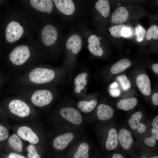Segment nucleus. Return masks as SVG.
I'll return each instance as SVG.
<instances>
[{
    "instance_id": "nucleus-27",
    "label": "nucleus",
    "mask_w": 158,
    "mask_h": 158,
    "mask_svg": "<svg viewBox=\"0 0 158 158\" xmlns=\"http://www.w3.org/2000/svg\"><path fill=\"white\" fill-rule=\"evenodd\" d=\"M117 79L120 83L122 88L124 90H127L130 87L131 83L126 75L118 76Z\"/></svg>"
},
{
    "instance_id": "nucleus-42",
    "label": "nucleus",
    "mask_w": 158,
    "mask_h": 158,
    "mask_svg": "<svg viewBox=\"0 0 158 158\" xmlns=\"http://www.w3.org/2000/svg\"><path fill=\"white\" fill-rule=\"evenodd\" d=\"M118 84L116 82H114L112 83L110 85L111 88H115L118 86Z\"/></svg>"
},
{
    "instance_id": "nucleus-20",
    "label": "nucleus",
    "mask_w": 158,
    "mask_h": 158,
    "mask_svg": "<svg viewBox=\"0 0 158 158\" xmlns=\"http://www.w3.org/2000/svg\"><path fill=\"white\" fill-rule=\"evenodd\" d=\"M88 75L86 73H83L78 75L74 79V84L76 86L75 91L77 93H80L85 87L87 82L86 80Z\"/></svg>"
},
{
    "instance_id": "nucleus-31",
    "label": "nucleus",
    "mask_w": 158,
    "mask_h": 158,
    "mask_svg": "<svg viewBox=\"0 0 158 158\" xmlns=\"http://www.w3.org/2000/svg\"><path fill=\"white\" fill-rule=\"evenodd\" d=\"M156 140L155 138L152 135L150 137L146 138L144 140V142L148 146L153 147L155 145Z\"/></svg>"
},
{
    "instance_id": "nucleus-18",
    "label": "nucleus",
    "mask_w": 158,
    "mask_h": 158,
    "mask_svg": "<svg viewBox=\"0 0 158 158\" xmlns=\"http://www.w3.org/2000/svg\"><path fill=\"white\" fill-rule=\"evenodd\" d=\"M118 136L116 130L111 129L109 131L108 137L106 143V147L109 150L115 149L118 144Z\"/></svg>"
},
{
    "instance_id": "nucleus-15",
    "label": "nucleus",
    "mask_w": 158,
    "mask_h": 158,
    "mask_svg": "<svg viewBox=\"0 0 158 158\" xmlns=\"http://www.w3.org/2000/svg\"><path fill=\"white\" fill-rule=\"evenodd\" d=\"M98 118L102 121H106L112 117L114 114L113 109L108 105L101 104L99 105L97 109Z\"/></svg>"
},
{
    "instance_id": "nucleus-19",
    "label": "nucleus",
    "mask_w": 158,
    "mask_h": 158,
    "mask_svg": "<svg viewBox=\"0 0 158 158\" xmlns=\"http://www.w3.org/2000/svg\"><path fill=\"white\" fill-rule=\"evenodd\" d=\"M138 103L137 99L134 97L120 100L117 103V107L120 109L127 111L135 107Z\"/></svg>"
},
{
    "instance_id": "nucleus-5",
    "label": "nucleus",
    "mask_w": 158,
    "mask_h": 158,
    "mask_svg": "<svg viewBox=\"0 0 158 158\" xmlns=\"http://www.w3.org/2000/svg\"><path fill=\"white\" fill-rule=\"evenodd\" d=\"M23 31V28L18 23L15 21L10 22L6 30L7 41L10 43L17 41L22 37Z\"/></svg>"
},
{
    "instance_id": "nucleus-7",
    "label": "nucleus",
    "mask_w": 158,
    "mask_h": 158,
    "mask_svg": "<svg viewBox=\"0 0 158 158\" xmlns=\"http://www.w3.org/2000/svg\"><path fill=\"white\" fill-rule=\"evenodd\" d=\"M8 107L12 113L20 117L27 116L30 112V108L27 104L19 99L11 101L9 104Z\"/></svg>"
},
{
    "instance_id": "nucleus-30",
    "label": "nucleus",
    "mask_w": 158,
    "mask_h": 158,
    "mask_svg": "<svg viewBox=\"0 0 158 158\" xmlns=\"http://www.w3.org/2000/svg\"><path fill=\"white\" fill-rule=\"evenodd\" d=\"M8 134L7 129L3 126H0V141H4L7 139Z\"/></svg>"
},
{
    "instance_id": "nucleus-40",
    "label": "nucleus",
    "mask_w": 158,
    "mask_h": 158,
    "mask_svg": "<svg viewBox=\"0 0 158 158\" xmlns=\"http://www.w3.org/2000/svg\"><path fill=\"white\" fill-rule=\"evenodd\" d=\"M88 101H80L78 103V107L79 108H81L83 107L87 103Z\"/></svg>"
},
{
    "instance_id": "nucleus-29",
    "label": "nucleus",
    "mask_w": 158,
    "mask_h": 158,
    "mask_svg": "<svg viewBox=\"0 0 158 158\" xmlns=\"http://www.w3.org/2000/svg\"><path fill=\"white\" fill-rule=\"evenodd\" d=\"M28 152L27 156L29 158H40V156L38 154L35 146L33 145H28L27 147Z\"/></svg>"
},
{
    "instance_id": "nucleus-8",
    "label": "nucleus",
    "mask_w": 158,
    "mask_h": 158,
    "mask_svg": "<svg viewBox=\"0 0 158 158\" xmlns=\"http://www.w3.org/2000/svg\"><path fill=\"white\" fill-rule=\"evenodd\" d=\"M61 116L71 123L79 125L82 121L81 114L77 109L71 107L63 108L60 111Z\"/></svg>"
},
{
    "instance_id": "nucleus-44",
    "label": "nucleus",
    "mask_w": 158,
    "mask_h": 158,
    "mask_svg": "<svg viewBox=\"0 0 158 158\" xmlns=\"http://www.w3.org/2000/svg\"><path fill=\"white\" fill-rule=\"evenodd\" d=\"M145 157H142V158H146Z\"/></svg>"
},
{
    "instance_id": "nucleus-3",
    "label": "nucleus",
    "mask_w": 158,
    "mask_h": 158,
    "mask_svg": "<svg viewBox=\"0 0 158 158\" xmlns=\"http://www.w3.org/2000/svg\"><path fill=\"white\" fill-rule=\"evenodd\" d=\"M55 74L52 70L48 69L37 68L32 70L29 74L30 80L37 84L46 83L52 81Z\"/></svg>"
},
{
    "instance_id": "nucleus-12",
    "label": "nucleus",
    "mask_w": 158,
    "mask_h": 158,
    "mask_svg": "<svg viewBox=\"0 0 158 158\" xmlns=\"http://www.w3.org/2000/svg\"><path fill=\"white\" fill-rule=\"evenodd\" d=\"M73 134L68 133L59 135L54 140L53 145L54 147L57 150H62L66 148L73 138Z\"/></svg>"
},
{
    "instance_id": "nucleus-28",
    "label": "nucleus",
    "mask_w": 158,
    "mask_h": 158,
    "mask_svg": "<svg viewBox=\"0 0 158 158\" xmlns=\"http://www.w3.org/2000/svg\"><path fill=\"white\" fill-rule=\"evenodd\" d=\"M97 102L95 100L88 102L87 104L81 108V111L84 113H89L95 107Z\"/></svg>"
},
{
    "instance_id": "nucleus-11",
    "label": "nucleus",
    "mask_w": 158,
    "mask_h": 158,
    "mask_svg": "<svg viewBox=\"0 0 158 158\" xmlns=\"http://www.w3.org/2000/svg\"><path fill=\"white\" fill-rule=\"evenodd\" d=\"M30 3L35 9L50 15L53 9L51 0H30Z\"/></svg>"
},
{
    "instance_id": "nucleus-23",
    "label": "nucleus",
    "mask_w": 158,
    "mask_h": 158,
    "mask_svg": "<svg viewBox=\"0 0 158 158\" xmlns=\"http://www.w3.org/2000/svg\"><path fill=\"white\" fill-rule=\"evenodd\" d=\"M142 114L140 111H138L133 114L128 121V123L130 128L133 130L136 129L140 123V121L142 117Z\"/></svg>"
},
{
    "instance_id": "nucleus-33",
    "label": "nucleus",
    "mask_w": 158,
    "mask_h": 158,
    "mask_svg": "<svg viewBox=\"0 0 158 158\" xmlns=\"http://www.w3.org/2000/svg\"><path fill=\"white\" fill-rule=\"evenodd\" d=\"M109 91L110 95L112 97H116L120 95V91L118 89L115 88H110Z\"/></svg>"
},
{
    "instance_id": "nucleus-4",
    "label": "nucleus",
    "mask_w": 158,
    "mask_h": 158,
    "mask_svg": "<svg viewBox=\"0 0 158 158\" xmlns=\"http://www.w3.org/2000/svg\"><path fill=\"white\" fill-rule=\"evenodd\" d=\"M30 53L28 47L21 45L15 47L9 55L11 62L16 65H21L24 63L29 58Z\"/></svg>"
},
{
    "instance_id": "nucleus-9",
    "label": "nucleus",
    "mask_w": 158,
    "mask_h": 158,
    "mask_svg": "<svg viewBox=\"0 0 158 158\" xmlns=\"http://www.w3.org/2000/svg\"><path fill=\"white\" fill-rule=\"evenodd\" d=\"M17 133L20 137L30 143L36 144L39 142V139L37 135L28 127H20L17 130Z\"/></svg>"
},
{
    "instance_id": "nucleus-2",
    "label": "nucleus",
    "mask_w": 158,
    "mask_h": 158,
    "mask_svg": "<svg viewBox=\"0 0 158 158\" xmlns=\"http://www.w3.org/2000/svg\"><path fill=\"white\" fill-rule=\"evenodd\" d=\"M62 27H56L52 25L48 24L43 28L41 32V38L43 44L49 46L57 42H63L64 35Z\"/></svg>"
},
{
    "instance_id": "nucleus-32",
    "label": "nucleus",
    "mask_w": 158,
    "mask_h": 158,
    "mask_svg": "<svg viewBox=\"0 0 158 158\" xmlns=\"http://www.w3.org/2000/svg\"><path fill=\"white\" fill-rule=\"evenodd\" d=\"M121 34L122 36L124 37H130L132 34L131 30L128 27H126L122 30Z\"/></svg>"
},
{
    "instance_id": "nucleus-6",
    "label": "nucleus",
    "mask_w": 158,
    "mask_h": 158,
    "mask_svg": "<svg viewBox=\"0 0 158 158\" xmlns=\"http://www.w3.org/2000/svg\"><path fill=\"white\" fill-rule=\"evenodd\" d=\"M53 99L51 92L48 90H43L35 92L32 96L31 100L36 106L39 107L45 106L49 104Z\"/></svg>"
},
{
    "instance_id": "nucleus-25",
    "label": "nucleus",
    "mask_w": 158,
    "mask_h": 158,
    "mask_svg": "<svg viewBox=\"0 0 158 158\" xmlns=\"http://www.w3.org/2000/svg\"><path fill=\"white\" fill-rule=\"evenodd\" d=\"M126 27L124 24H121L111 27L109 29L111 35L114 37L119 38L122 37L121 32L123 28Z\"/></svg>"
},
{
    "instance_id": "nucleus-13",
    "label": "nucleus",
    "mask_w": 158,
    "mask_h": 158,
    "mask_svg": "<svg viewBox=\"0 0 158 158\" xmlns=\"http://www.w3.org/2000/svg\"><path fill=\"white\" fill-rule=\"evenodd\" d=\"M118 136V140L122 147L125 149H128L133 142L131 133L126 129H122L119 131Z\"/></svg>"
},
{
    "instance_id": "nucleus-37",
    "label": "nucleus",
    "mask_w": 158,
    "mask_h": 158,
    "mask_svg": "<svg viewBox=\"0 0 158 158\" xmlns=\"http://www.w3.org/2000/svg\"><path fill=\"white\" fill-rule=\"evenodd\" d=\"M152 126L155 128H158V116H157L153 120Z\"/></svg>"
},
{
    "instance_id": "nucleus-17",
    "label": "nucleus",
    "mask_w": 158,
    "mask_h": 158,
    "mask_svg": "<svg viewBox=\"0 0 158 158\" xmlns=\"http://www.w3.org/2000/svg\"><path fill=\"white\" fill-rule=\"evenodd\" d=\"M131 65V62L129 60L126 58L122 59L112 66L111 69V72L113 74L119 73L130 67Z\"/></svg>"
},
{
    "instance_id": "nucleus-39",
    "label": "nucleus",
    "mask_w": 158,
    "mask_h": 158,
    "mask_svg": "<svg viewBox=\"0 0 158 158\" xmlns=\"http://www.w3.org/2000/svg\"><path fill=\"white\" fill-rule=\"evenodd\" d=\"M152 69L153 72L156 74H158V64L154 63L152 66Z\"/></svg>"
},
{
    "instance_id": "nucleus-45",
    "label": "nucleus",
    "mask_w": 158,
    "mask_h": 158,
    "mask_svg": "<svg viewBox=\"0 0 158 158\" xmlns=\"http://www.w3.org/2000/svg\"></svg>"
},
{
    "instance_id": "nucleus-24",
    "label": "nucleus",
    "mask_w": 158,
    "mask_h": 158,
    "mask_svg": "<svg viewBox=\"0 0 158 158\" xmlns=\"http://www.w3.org/2000/svg\"><path fill=\"white\" fill-rule=\"evenodd\" d=\"M157 40L158 39V27L156 25H153L148 29L146 34V39L149 40L152 39Z\"/></svg>"
},
{
    "instance_id": "nucleus-21",
    "label": "nucleus",
    "mask_w": 158,
    "mask_h": 158,
    "mask_svg": "<svg viewBox=\"0 0 158 158\" xmlns=\"http://www.w3.org/2000/svg\"><path fill=\"white\" fill-rule=\"evenodd\" d=\"M9 144L12 148L16 151L20 152L22 151L23 145L20 138L16 134L11 136L8 140Z\"/></svg>"
},
{
    "instance_id": "nucleus-10",
    "label": "nucleus",
    "mask_w": 158,
    "mask_h": 158,
    "mask_svg": "<svg viewBox=\"0 0 158 158\" xmlns=\"http://www.w3.org/2000/svg\"><path fill=\"white\" fill-rule=\"evenodd\" d=\"M136 82L137 86L141 93L146 96L151 93V87L149 77L146 75L141 74L136 78Z\"/></svg>"
},
{
    "instance_id": "nucleus-35",
    "label": "nucleus",
    "mask_w": 158,
    "mask_h": 158,
    "mask_svg": "<svg viewBox=\"0 0 158 158\" xmlns=\"http://www.w3.org/2000/svg\"><path fill=\"white\" fill-rule=\"evenodd\" d=\"M152 101L154 105H158V93H155L153 94L152 98Z\"/></svg>"
},
{
    "instance_id": "nucleus-26",
    "label": "nucleus",
    "mask_w": 158,
    "mask_h": 158,
    "mask_svg": "<svg viewBox=\"0 0 158 158\" xmlns=\"http://www.w3.org/2000/svg\"><path fill=\"white\" fill-rule=\"evenodd\" d=\"M146 31L145 29L140 24L138 25L135 28L136 39L138 42H140L143 40L145 35Z\"/></svg>"
},
{
    "instance_id": "nucleus-1",
    "label": "nucleus",
    "mask_w": 158,
    "mask_h": 158,
    "mask_svg": "<svg viewBox=\"0 0 158 158\" xmlns=\"http://www.w3.org/2000/svg\"><path fill=\"white\" fill-rule=\"evenodd\" d=\"M62 25L71 29L87 22L89 10L87 4L77 0H53Z\"/></svg>"
},
{
    "instance_id": "nucleus-34",
    "label": "nucleus",
    "mask_w": 158,
    "mask_h": 158,
    "mask_svg": "<svg viewBox=\"0 0 158 158\" xmlns=\"http://www.w3.org/2000/svg\"><path fill=\"white\" fill-rule=\"evenodd\" d=\"M136 129L139 133H143L145 131L146 128L144 124L140 123Z\"/></svg>"
},
{
    "instance_id": "nucleus-43",
    "label": "nucleus",
    "mask_w": 158,
    "mask_h": 158,
    "mask_svg": "<svg viewBox=\"0 0 158 158\" xmlns=\"http://www.w3.org/2000/svg\"><path fill=\"white\" fill-rule=\"evenodd\" d=\"M158 157L157 156H155L152 157V158H158Z\"/></svg>"
},
{
    "instance_id": "nucleus-22",
    "label": "nucleus",
    "mask_w": 158,
    "mask_h": 158,
    "mask_svg": "<svg viewBox=\"0 0 158 158\" xmlns=\"http://www.w3.org/2000/svg\"><path fill=\"white\" fill-rule=\"evenodd\" d=\"M89 146L86 142L81 144L75 153L73 157L74 158H88L89 157L88 152Z\"/></svg>"
},
{
    "instance_id": "nucleus-36",
    "label": "nucleus",
    "mask_w": 158,
    "mask_h": 158,
    "mask_svg": "<svg viewBox=\"0 0 158 158\" xmlns=\"http://www.w3.org/2000/svg\"><path fill=\"white\" fill-rule=\"evenodd\" d=\"M9 158H25V157L14 153H10L8 156Z\"/></svg>"
},
{
    "instance_id": "nucleus-38",
    "label": "nucleus",
    "mask_w": 158,
    "mask_h": 158,
    "mask_svg": "<svg viewBox=\"0 0 158 158\" xmlns=\"http://www.w3.org/2000/svg\"><path fill=\"white\" fill-rule=\"evenodd\" d=\"M152 136L155 138L156 139L158 140V129L155 128H152L151 130Z\"/></svg>"
},
{
    "instance_id": "nucleus-14",
    "label": "nucleus",
    "mask_w": 158,
    "mask_h": 158,
    "mask_svg": "<svg viewBox=\"0 0 158 158\" xmlns=\"http://www.w3.org/2000/svg\"><path fill=\"white\" fill-rule=\"evenodd\" d=\"M129 12L124 7L118 8L112 16L111 21L114 24H121L125 22L128 19Z\"/></svg>"
},
{
    "instance_id": "nucleus-16",
    "label": "nucleus",
    "mask_w": 158,
    "mask_h": 158,
    "mask_svg": "<svg viewBox=\"0 0 158 158\" xmlns=\"http://www.w3.org/2000/svg\"><path fill=\"white\" fill-rule=\"evenodd\" d=\"M95 8L98 15L103 18H107L109 15L110 6L108 0H98L95 4Z\"/></svg>"
},
{
    "instance_id": "nucleus-41",
    "label": "nucleus",
    "mask_w": 158,
    "mask_h": 158,
    "mask_svg": "<svg viewBox=\"0 0 158 158\" xmlns=\"http://www.w3.org/2000/svg\"><path fill=\"white\" fill-rule=\"evenodd\" d=\"M113 158H123L124 157L121 155L118 154H114L112 156Z\"/></svg>"
}]
</instances>
